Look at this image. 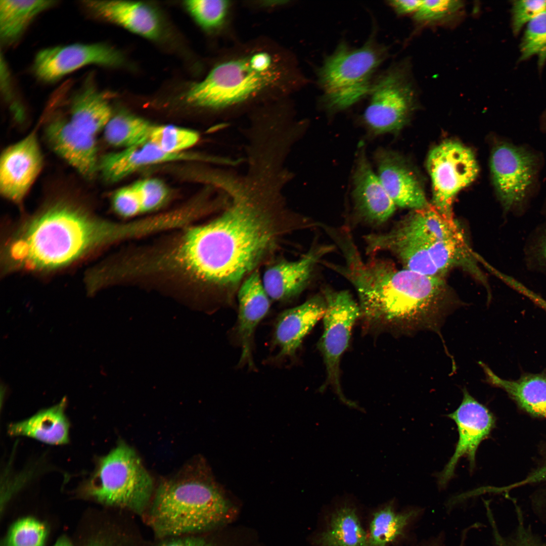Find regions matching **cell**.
<instances>
[{
  "label": "cell",
  "mask_w": 546,
  "mask_h": 546,
  "mask_svg": "<svg viewBox=\"0 0 546 546\" xmlns=\"http://www.w3.org/2000/svg\"><path fill=\"white\" fill-rule=\"evenodd\" d=\"M112 204L116 213L123 217H130L142 213L140 199L132 186L116 191L112 198Z\"/></svg>",
  "instance_id": "obj_42"
},
{
  "label": "cell",
  "mask_w": 546,
  "mask_h": 546,
  "mask_svg": "<svg viewBox=\"0 0 546 546\" xmlns=\"http://www.w3.org/2000/svg\"><path fill=\"white\" fill-rule=\"evenodd\" d=\"M87 490L101 503L143 516L153 496V482L135 451L120 443L100 459Z\"/></svg>",
  "instance_id": "obj_7"
},
{
  "label": "cell",
  "mask_w": 546,
  "mask_h": 546,
  "mask_svg": "<svg viewBox=\"0 0 546 546\" xmlns=\"http://www.w3.org/2000/svg\"><path fill=\"white\" fill-rule=\"evenodd\" d=\"M427 167L432 181V206L443 216L453 219L451 207L455 196L473 182L479 172L474 154L459 142L445 141L430 152Z\"/></svg>",
  "instance_id": "obj_10"
},
{
  "label": "cell",
  "mask_w": 546,
  "mask_h": 546,
  "mask_svg": "<svg viewBox=\"0 0 546 546\" xmlns=\"http://www.w3.org/2000/svg\"><path fill=\"white\" fill-rule=\"evenodd\" d=\"M542 214V222L534 228L526 240L524 261L528 270L546 276V202Z\"/></svg>",
  "instance_id": "obj_36"
},
{
  "label": "cell",
  "mask_w": 546,
  "mask_h": 546,
  "mask_svg": "<svg viewBox=\"0 0 546 546\" xmlns=\"http://www.w3.org/2000/svg\"><path fill=\"white\" fill-rule=\"evenodd\" d=\"M326 307L324 296L315 295L279 315L274 334V344L279 348V356L295 355L305 337L323 318Z\"/></svg>",
  "instance_id": "obj_22"
},
{
  "label": "cell",
  "mask_w": 546,
  "mask_h": 546,
  "mask_svg": "<svg viewBox=\"0 0 546 546\" xmlns=\"http://www.w3.org/2000/svg\"><path fill=\"white\" fill-rule=\"evenodd\" d=\"M215 186L228 205L205 224L187 227L160 247L156 269L166 282L198 289H230L255 270L279 235L284 181L262 170L224 171Z\"/></svg>",
  "instance_id": "obj_1"
},
{
  "label": "cell",
  "mask_w": 546,
  "mask_h": 546,
  "mask_svg": "<svg viewBox=\"0 0 546 546\" xmlns=\"http://www.w3.org/2000/svg\"><path fill=\"white\" fill-rule=\"evenodd\" d=\"M352 197L356 212L370 224L385 222L396 209L363 151L359 154L353 173Z\"/></svg>",
  "instance_id": "obj_17"
},
{
  "label": "cell",
  "mask_w": 546,
  "mask_h": 546,
  "mask_svg": "<svg viewBox=\"0 0 546 546\" xmlns=\"http://www.w3.org/2000/svg\"><path fill=\"white\" fill-rule=\"evenodd\" d=\"M464 7V4L461 1H423L413 15V19L416 23L423 26L442 24L457 16Z\"/></svg>",
  "instance_id": "obj_37"
},
{
  "label": "cell",
  "mask_w": 546,
  "mask_h": 546,
  "mask_svg": "<svg viewBox=\"0 0 546 546\" xmlns=\"http://www.w3.org/2000/svg\"><path fill=\"white\" fill-rule=\"evenodd\" d=\"M200 138L198 132L174 125L154 126L150 141L169 153H180L195 145Z\"/></svg>",
  "instance_id": "obj_35"
},
{
  "label": "cell",
  "mask_w": 546,
  "mask_h": 546,
  "mask_svg": "<svg viewBox=\"0 0 546 546\" xmlns=\"http://www.w3.org/2000/svg\"><path fill=\"white\" fill-rule=\"evenodd\" d=\"M234 509L211 478L162 482L143 517L158 539L201 534L228 522Z\"/></svg>",
  "instance_id": "obj_5"
},
{
  "label": "cell",
  "mask_w": 546,
  "mask_h": 546,
  "mask_svg": "<svg viewBox=\"0 0 546 546\" xmlns=\"http://www.w3.org/2000/svg\"><path fill=\"white\" fill-rule=\"evenodd\" d=\"M155 546H214L201 534H194L158 539Z\"/></svg>",
  "instance_id": "obj_44"
},
{
  "label": "cell",
  "mask_w": 546,
  "mask_h": 546,
  "mask_svg": "<svg viewBox=\"0 0 546 546\" xmlns=\"http://www.w3.org/2000/svg\"><path fill=\"white\" fill-rule=\"evenodd\" d=\"M141 234L138 222H109L59 202L25 222L13 235L6 246L5 258L12 268L53 270L94 250Z\"/></svg>",
  "instance_id": "obj_3"
},
{
  "label": "cell",
  "mask_w": 546,
  "mask_h": 546,
  "mask_svg": "<svg viewBox=\"0 0 546 546\" xmlns=\"http://www.w3.org/2000/svg\"><path fill=\"white\" fill-rule=\"evenodd\" d=\"M70 121L76 127L95 135L104 129L112 117L111 107L88 76L73 95L70 106Z\"/></svg>",
  "instance_id": "obj_26"
},
{
  "label": "cell",
  "mask_w": 546,
  "mask_h": 546,
  "mask_svg": "<svg viewBox=\"0 0 546 546\" xmlns=\"http://www.w3.org/2000/svg\"><path fill=\"white\" fill-rule=\"evenodd\" d=\"M432 261L444 276L449 269L460 267L485 283L484 276L479 269L475 255L466 242L464 235L431 242L427 245Z\"/></svg>",
  "instance_id": "obj_29"
},
{
  "label": "cell",
  "mask_w": 546,
  "mask_h": 546,
  "mask_svg": "<svg viewBox=\"0 0 546 546\" xmlns=\"http://www.w3.org/2000/svg\"><path fill=\"white\" fill-rule=\"evenodd\" d=\"M417 513L415 510L397 513L391 505L377 511L370 523L368 546H387L392 542Z\"/></svg>",
  "instance_id": "obj_32"
},
{
  "label": "cell",
  "mask_w": 546,
  "mask_h": 546,
  "mask_svg": "<svg viewBox=\"0 0 546 546\" xmlns=\"http://www.w3.org/2000/svg\"><path fill=\"white\" fill-rule=\"evenodd\" d=\"M132 187L140 201L142 212L158 209L165 202L168 190L165 184L157 178H147L134 183Z\"/></svg>",
  "instance_id": "obj_39"
},
{
  "label": "cell",
  "mask_w": 546,
  "mask_h": 546,
  "mask_svg": "<svg viewBox=\"0 0 546 546\" xmlns=\"http://www.w3.org/2000/svg\"><path fill=\"white\" fill-rule=\"evenodd\" d=\"M462 392L461 403L448 415L456 423L459 439L453 454L438 475V485L441 488L453 477L457 465L462 457L467 458L470 470L474 469L477 450L495 426L494 417L488 408L475 399L466 388Z\"/></svg>",
  "instance_id": "obj_12"
},
{
  "label": "cell",
  "mask_w": 546,
  "mask_h": 546,
  "mask_svg": "<svg viewBox=\"0 0 546 546\" xmlns=\"http://www.w3.org/2000/svg\"><path fill=\"white\" fill-rule=\"evenodd\" d=\"M239 314L237 333L241 347L240 364L252 367L254 332L269 311L270 299L257 270L243 281L238 293Z\"/></svg>",
  "instance_id": "obj_19"
},
{
  "label": "cell",
  "mask_w": 546,
  "mask_h": 546,
  "mask_svg": "<svg viewBox=\"0 0 546 546\" xmlns=\"http://www.w3.org/2000/svg\"><path fill=\"white\" fill-rule=\"evenodd\" d=\"M90 546H143V544L138 531L128 522L115 540H102Z\"/></svg>",
  "instance_id": "obj_43"
},
{
  "label": "cell",
  "mask_w": 546,
  "mask_h": 546,
  "mask_svg": "<svg viewBox=\"0 0 546 546\" xmlns=\"http://www.w3.org/2000/svg\"><path fill=\"white\" fill-rule=\"evenodd\" d=\"M546 11V0L514 1L511 8V26L518 34L530 21Z\"/></svg>",
  "instance_id": "obj_40"
},
{
  "label": "cell",
  "mask_w": 546,
  "mask_h": 546,
  "mask_svg": "<svg viewBox=\"0 0 546 546\" xmlns=\"http://www.w3.org/2000/svg\"><path fill=\"white\" fill-rule=\"evenodd\" d=\"M364 240L369 254L388 252L400 261L404 268L424 275L443 277L432 260L428 243L397 224L388 232L368 234L364 237Z\"/></svg>",
  "instance_id": "obj_18"
},
{
  "label": "cell",
  "mask_w": 546,
  "mask_h": 546,
  "mask_svg": "<svg viewBox=\"0 0 546 546\" xmlns=\"http://www.w3.org/2000/svg\"><path fill=\"white\" fill-rule=\"evenodd\" d=\"M83 7L96 16L120 25L147 38L154 39L160 33L157 13L150 6L124 1H84Z\"/></svg>",
  "instance_id": "obj_23"
},
{
  "label": "cell",
  "mask_w": 546,
  "mask_h": 546,
  "mask_svg": "<svg viewBox=\"0 0 546 546\" xmlns=\"http://www.w3.org/2000/svg\"><path fill=\"white\" fill-rule=\"evenodd\" d=\"M341 275L354 288L361 315L369 323L406 330L437 331L449 294L442 277L399 269L387 259L348 258Z\"/></svg>",
  "instance_id": "obj_2"
},
{
  "label": "cell",
  "mask_w": 546,
  "mask_h": 546,
  "mask_svg": "<svg viewBox=\"0 0 546 546\" xmlns=\"http://www.w3.org/2000/svg\"><path fill=\"white\" fill-rule=\"evenodd\" d=\"M185 5L197 23L208 30L224 26L231 6L230 1L224 0H191Z\"/></svg>",
  "instance_id": "obj_33"
},
{
  "label": "cell",
  "mask_w": 546,
  "mask_h": 546,
  "mask_svg": "<svg viewBox=\"0 0 546 546\" xmlns=\"http://www.w3.org/2000/svg\"><path fill=\"white\" fill-rule=\"evenodd\" d=\"M323 296L326 307L323 317L324 331L318 348L326 365L327 383L344 400L340 383V360L348 345L352 328L361 315V310L359 304L347 290L326 288Z\"/></svg>",
  "instance_id": "obj_11"
},
{
  "label": "cell",
  "mask_w": 546,
  "mask_h": 546,
  "mask_svg": "<svg viewBox=\"0 0 546 546\" xmlns=\"http://www.w3.org/2000/svg\"><path fill=\"white\" fill-rule=\"evenodd\" d=\"M56 1H0V37L4 43L17 40L32 20L42 12L56 5Z\"/></svg>",
  "instance_id": "obj_28"
},
{
  "label": "cell",
  "mask_w": 546,
  "mask_h": 546,
  "mask_svg": "<svg viewBox=\"0 0 546 546\" xmlns=\"http://www.w3.org/2000/svg\"><path fill=\"white\" fill-rule=\"evenodd\" d=\"M154 126L133 115L119 113L112 116L104 128V136L110 145L127 149L150 141Z\"/></svg>",
  "instance_id": "obj_31"
},
{
  "label": "cell",
  "mask_w": 546,
  "mask_h": 546,
  "mask_svg": "<svg viewBox=\"0 0 546 546\" xmlns=\"http://www.w3.org/2000/svg\"><path fill=\"white\" fill-rule=\"evenodd\" d=\"M543 465H544V469H545V470L546 471V455H545V457H544Z\"/></svg>",
  "instance_id": "obj_48"
},
{
  "label": "cell",
  "mask_w": 546,
  "mask_h": 546,
  "mask_svg": "<svg viewBox=\"0 0 546 546\" xmlns=\"http://www.w3.org/2000/svg\"><path fill=\"white\" fill-rule=\"evenodd\" d=\"M521 293L546 311V300L540 295L531 291L527 287L524 288L522 290Z\"/></svg>",
  "instance_id": "obj_46"
},
{
  "label": "cell",
  "mask_w": 546,
  "mask_h": 546,
  "mask_svg": "<svg viewBox=\"0 0 546 546\" xmlns=\"http://www.w3.org/2000/svg\"><path fill=\"white\" fill-rule=\"evenodd\" d=\"M257 163H261V162H257ZM262 163H268V162H262ZM251 164H252V163H251ZM270 164H272V163H270ZM273 165H275V164H273ZM276 166H277V165H276ZM277 167H278V166H277ZM279 168H281L280 167H279ZM281 169H282V168H281ZM282 170H283V169H282ZM284 171H285V170H284ZM285 172H286V171H285ZM286 173H287V172H286ZM287 174H288V173H287ZM288 175H289V174H288ZM289 177H290V176H289Z\"/></svg>",
  "instance_id": "obj_49"
},
{
  "label": "cell",
  "mask_w": 546,
  "mask_h": 546,
  "mask_svg": "<svg viewBox=\"0 0 546 546\" xmlns=\"http://www.w3.org/2000/svg\"><path fill=\"white\" fill-rule=\"evenodd\" d=\"M45 135L52 149L85 178H92L99 167L95 139L70 121L59 118L46 128Z\"/></svg>",
  "instance_id": "obj_16"
},
{
  "label": "cell",
  "mask_w": 546,
  "mask_h": 546,
  "mask_svg": "<svg viewBox=\"0 0 546 546\" xmlns=\"http://www.w3.org/2000/svg\"><path fill=\"white\" fill-rule=\"evenodd\" d=\"M122 61L121 54L105 44L75 43L40 51L35 57L33 70L40 80L53 82L86 65L115 66Z\"/></svg>",
  "instance_id": "obj_13"
},
{
  "label": "cell",
  "mask_w": 546,
  "mask_h": 546,
  "mask_svg": "<svg viewBox=\"0 0 546 546\" xmlns=\"http://www.w3.org/2000/svg\"><path fill=\"white\" fill-rule=\"evenodd\" d=\"M54 546H72V545L66 539L62 538L59 540Z\"/></svg>",
  "instance_id": "obj_47"
},
{
  "label": "cell",
  "mask_w": 546,
  "mask_h": 546,
  "mask_svg": "<svg viewBox=\"0 0 546 546\" xmlns=\"http://www.w3.org/2000/svg\"><path fill=\"white\" fill-rule=\"evenodd\" d=\"M420 0H392L387 1V4L399 16L413 15L422 4Z\"/></svg>",
  "instance_id": "obj_45"
},
{
  "label": "cell",
  "mask_w": 546,
  "mask_h": 546,
  "mask_svg": "<svg viewBox=\"0 0 546 546\" xmlns=\"http://www.w3.org/2000/svg\"><path fill=\"white\" fill-rule=\"evenodd\" d=\"M376 161L378 176L396 206L415 210L430 205L416 176L400 157L380 150Z\"/></svg>",
  "instance_id": "obj_20"
},
{
  "label": "cell",
  "mask_w": 546,
  "mask_h": 546,
  "mask_svg": "<svg viewBox=\"0 0 546 546\" xmlns=\"http://www.w3.org/2000/svg\"><path fill=\"white\" fill-rule=\"evenodd\" d=\"M46 535L42 523L32 518H23L10 529L6 546H43Z\"/></svg>",
  "instance_id": "obj_38"
},
{
  "label": "cell",
  "mask_w": 546,
  "mask_h": 546,
  "mask_svg": "<svg viewBox=\"0 0 546 546\" xmlns=\"http://www.w3.org/2000/svg\"><path fill=\"white\" fill-rule=\"evenodd\" d=\"M316 543L318 546H368V536L355 509L345 506L334 513Z\"/></svg>",
  "instance_id": "obj_30"
},
{
  "label": "cell",
  "mask_w": 546,
  "mask_h": 546,
  "mask_svg": "<svg viewBox=\"0 0 546 546\" xmlns=\"http://www.w3.org/2000/svg\"><path fill=\"white\" fill-rule=\"evenodd\" d=\"M66 400L42 410L24 421L11 424L12 435L24 436L50 444H63L69 441V424L65 414Z\"/></svg>",
  "instance_id": "obj_25"
},
{
  "label": "cell",
  "mask_w": 546,
  "mask_h": 546,
  "mask_svg": "<svg viewBox=\"0 0 546 546\" xmlns=\"http://www.w3.org/2000/svg\"><path fill=\"white\" fill-rule=\"evenodd\" d=\"M0 191L6 198L20 202L34 181L42 165L36 134L32 132L8 147L0 161Z\"/></svg>",
  "instance_id": "obj_14"
},
{
  "label": "cell",
  "mask_w": 546,
  "mask_h": 546,
  "mask_svg": "<svg viewBox=\"0 0 546 546\" xmlns=\"http://www.w3.org/2000/svg\"><path fill=\"white\" fill-rule=\"evenodd\" d=\"M209 158L184 153H169L151 142L104 155L99 168L108 182L117 181L145 166L179 160L208 161Z\"/></svg>",
  "instance_id": "obj_21"
},
{
  "label": "cell",
  "mask_w": 546,
  "mask_h": 546,
  "mask_svg": "<svg viewBox=\"0 0 546 546\" xmlns=\"http://www.w3.org/2000/svg\"><path fill=\"white\" fill-rule=\"evenodd\" d=\"M519 60L532 56L538 59L542 67L546 62V11L530 21L526 25L519 47Z\"/></svg>",
  "instance_id": "obj_34"
},
{
  "label": "cell",
  "mask_w": 546,
  "mask_h": 546,
  "mask_svg": "<svg viewBox=\"0 0 546 546\" xmlns=\"http://www.w3.org/2000/svg\"><path fill=\"white\" fill-rule=\"evenodd\" d=\"M396 224L427 243L463 235L453 218L443 216L430 205L421 209L415 210Z\"/></svg>",
  "instance_id": "obj_27"
},
{
  "label": "cell",
  "mask_w": 546,
  "mask_h": 546,
  "mask_svg": "<svg viewBox=\"0 0 546 546\" xmlns=\"http://www.w3.org/2000/svg\"><path fill=\"white\" fill-rule=\"evenodd\" d=\"M362 115L368 129L376 135L391 133L405 124L414 108L416 92L408 65L400 62L374 78Z\"/></svg>",
  "instance_id": "obj_8"
},
{
  "label": "cell",
  "mask_w": 546,
  "mask_h": 546,
  "mask_svg": "<svg viewBox=\"0 0 546 546\" xmlns=\"http://www.w3.org/2000/svg\"><path fill=\"white\" fill-rule=\"evenodd\" d=\"M490 166L493 185L505 214L527 210L538 170V158L525 147L508 143L496 145Z\"/></svg>",
  "instance_id": "obj_9"
},
{
  "label": "cell",
  "mask_w": 546,
  "mask_h": 546,
  "mask_svg": "<svg viewBox=\"0 0 546 546\" xmlns=\"http://www.w3.org/2000/svg\"><path fill=\"white\" fill-rule=\"evenodd\" d=\"M334 249L332 245H316L298 260L282 261L268 267L262 281L270 299L284 302L298 295L307 285L315 265Z\"/></svg>",
  "instance_id": "obj_15"
},
{
  "label": "cell",
  "mask_w": 546,
  "mask_h": 546,
  "mask_svg": "<svg viewBox=\"0 0 546 546\" xmlns=\"http://www.w3.org/2000/svg\"><path fill=\"white\" fill-rule=\"evenodd\" d=\"M491 546H546V541L534 533L530 526L520 524L509 536L494 533Z\"/></svg>",
  "instance_id": "obj_41"
},
{
  "label": "cell",
  "mask_w": 546,
  "mask_h": 546,
  "mask_svg": "<svg viewBox=\"0 0 546 546\" xmlns=\"http://www.w3.org/2000/svg\"><path fill=\"white\" fill-rule=\"evenodd\" d=\"M291 61L275 50L245 49L222 59L188 91L190 104L222 113L303 84Z\"/></svg>",
  "instance_id": "obj_4"
},
{
  "label": "cell",
  "mask_w": 546,
  "mask_h": 546,
  "mask_svg": "<svg viewBox=\"0 0 546 546\" xmlns=\"http://www.w3.org/2000/svg\"><path fill=\"white\" fill-rule=\"evenodd\" d=\"M388 56V49L374 33L360 47L342 41L317 70L322 102L331 112L345 110L368 96L375 72Z\"/></svg>",
  "instance_id": "obj_6"
},
{
  "label": "cell",
  "mask_w": 546,
  "mask_h": 546,
  "mask_svg": "<svg viewBox=\"0 0 546 546\" xmlns=\"http://www.w3.org/2000/svg\"><path fill=\"white\" fill-rule=\"evenodd\" d=\"M486 381L501 388L524 411L534 417L546 419V373L526 374L514 380L504 379L480 361Z\"/></svg>",
  "instance_id": "obj_24"
}]
</instances>
